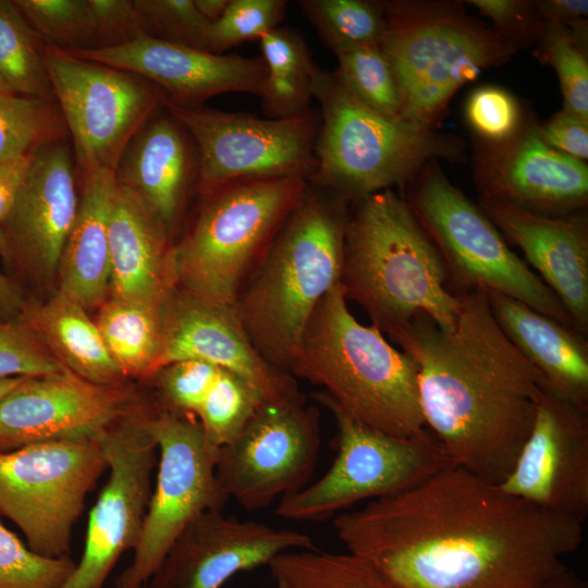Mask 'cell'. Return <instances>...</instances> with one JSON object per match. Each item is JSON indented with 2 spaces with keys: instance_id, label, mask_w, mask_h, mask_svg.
Wrapping results in <instances>:
<instances>
[{
  "instance_id": "1",
  "label": "cell",
  "mask_w": 588,
  "mask_h": 588,
  "mask_svg": "<svg viewBox=\"0 0 588 588\" xmlns=\"http://www.w3.org/2000/svg\"><path fill=\"white\" fill-rule=\"evenodd\" d=\"M333 525L347 552L399 588H536L584 539L581 523L451 465Z\"/></svg>"
},
{
  "instance_id": "2",
  "label": "cell",
  "mask_w": 588,
  "mask_h": 588,
  "mask_svg": "<svg viewBox=\"0 0 588 588\" xmlns=\"http://www.w3.org/2000/svg\"><path fill=\"white\" fill-rule=\"evenodd\" d=\"M457 294L452 330L418 314L388 335L417 366L425 427L448 463L500 485L531 430L541 381L501 329L485 291Z\"/></svg>"
},
{
  "instance_id": "3",
  "label": "cell",
  "mask_w": 588,
  "mask_h": 588,
  "mask_svg": "<svg viewBox=\"0 0 588 588\" xmlns=\"http://www.w3.org/2000/svg\"><path fill=\"white\" fill-rule=\"evenodd\" d=\"M340 282L346 299L387 334L418 314L450 331L461 308L440 252L408 201L392 189L358 200L348 216Z\"/></svg>"
},
{
  "instance_id": "4",
  "label": "cell",
  "mask_w": 588,
  "mask_h": 588,
  "mask_svg": "<svg viewBox=\"0 0 588 588\" xmlns=\"http://www.w3.org/2000/svg\"><path fill=\"white\" fill-rule=\"evenodd\" d=\"M346 201L308 183L264 255L258 274L236 299V314L254 347L287 373L314 310L340 282Z\"/></svg>"
},
{
  "instance_id": "5",
  "label": "cell",
  "mask_w": 588,
  "mask_h": 588,
  "mask_svg": "<svg viewBox=\"0 0 588 588\" xmlns=\"http://www.w3.org/2000/svg\"><path fill=\"white\" fill-rule=\"evenodd\" d=\"M289 372L322 387L345 414L381 432L407 438L426 430L416 364L356 320L341 282L314 310Z\"/></svg>"
},
{
  "instance_id": "6",
  "label": "cell",
  "mask_w": 588,
  "mask_h": 588,
  "mask_svg": "<svg viewBox=\"0 0 588 588\" xmlns=\"http://www.w3.org/2000/svg\"><path fill=\"white\" fill-rule=\"evenodd\" d=\"M307 186L301 177H245L201 193L196 219L174 245L176 289L235 306L243 278L264 257Z\"/></svg>"
},
{
  "instance_id": "7",
  "label": "cell",
  "mask_w": 588,
  "mask_h": 588,
  "mask_svg": "<svg viewBox=\"0 0 588 588\" xmlns=\"http://www.w3.org/2000/svg\"><path fill=\"white\" fill-rule=\"evenodd\" d=\"M316 170L308 182L360 200L409 179L426 161L454 156L455 143L403 118L378 113L353 97L333 73L319 69Z\"/></svg>"
},
{
  "instance_id": "8",
  "label": "cell",
  "mask_w": 588,
  "mask_h": 588,
  "mask_svg": "<svg viewBox=\"0 0 588 588\" xmlns=\"http://www.w3.org/2000/svg\"><path fill=\"white\" fill-rule=\"evenodd\" d=\"M314 396L334 419L336 456L318 480L280 499L278 517L323 520L355 503L411 489L450 465L427 429L391 436L352 418L323 391Z\"/></svg>"
},
{
  "instance_id": "9",
  "label": "cell",
  "mask_w": 588,
  "mask_h": 588,
  "mask_svg": "<svg viewBox=\"0 0 588 588\" xmlns=\"http://www.w3.org/2000/svg\"><path fill=\"white\" fill-rule=\"evenodd\" d=\"M408 204L440 252L456 293L495 291L573 328L559 297L440 171L427 173Z\"/></svg>"
},
{
  "instance_id": "10",
  "label": "cell",
  "mask_w": 588,
  "mask_h": 588,
  "mask_svg": "<svg viewBox=\"0 0 588 588\" xmlns=\"http://www.w3.org/2000/svg\"><path fill=\"white\" fill-rule=\"evenodd\" d=\"M45 65L77 170L115 172L133 137L160 111L167 94L146 78L45 44Z\"/></svg>"
},
{
  "instance_id": "11",
  "label": "cell",
  "mask_w": 588,
  "mask_h": 588,
  "mask_svg": "<svg viewBox=\"0 0 588 588\" xmlns=\"http://www.w3.org/2000/svg\"><path fill=\"white\" fill-rule=\"evenodd\" d=\"M107 469L97 441H49L0 453V515L27 547L47 558L69 555L87 494Z\"/></svg>"
},
{
  "instance_id": "12",
  "label": "cell",
  "mask_w": 588,
  "mask_h": 588,
  "mask_svg": "<svg viewBox=\"0 0 588 588\" xmlns=\"http://www.w3.org/2000/svg\"><path fill=\"white\" fill-rule=\"evenodd\" d=\"M385 17L380 48L401 90V117L422 125L430 126L461 86L512 52L501 34L452 14Z\"/></svg>"
},
{
  "instance_id": "13",
  "label": "cell",
  "mask_w": 588,
  "mask_h": 588,
  "mask_svg": "<svg viewBox=\"0 0 588 588\" xmlns=\"http://www.w3.org/2000/svg\"><path fill=\"white\" fill-rule=\"evenodd\" d=\"M159 460L140 540L115 588H136L150 579L182 530L207 511H221L229 497L216 467L219 446L206 436L198 420L166 408L149 419Z\"/></svg>"
},
{
  "instance_id": "14",
  "label": "cell",
  "mask_w": 588,
  "mask_h": 588,
  "mask_svg": "<svg viewBox=\"0 0 588 588\" xmlns=\"http://www.w3.org/2000/svg\"><path fill=\"white\" fill-rule=\"evenodd\" d=\"M164 109L191 135L198 156L200 193L245 177H301L316 170L319 115L308 110L285 119L257 118L217 109Z\"/></svg>"
},
{
  "instance_id": "15",
  "label": "cell",
  "mask_w": 588,
  "mask_h": 588,
  "mask_svg": "<svg viewBox=\"0 0 588 588\" xmlns=\"http://www.w3.org/2000/svg\"><path fill=\"white\" fill-rule=\"evenodd\" d=\"M144 402L96 440L109 478L89 512L84 552L61 588H102L121 555L135 550L152 494L158 448Z\"/></svg>"
},
{
  "instance_id": "16",
  "label": "cell",
  "mask_w": 588,
  "mask_h": 588,
  "mask_svg": "<svg viewBox=\"0 0 588 588\" xmlns=\"http://www.w3.org/2000/svg\"><path fill=\"white\" fill-rule=\"evenodd\" d=\"M319 414L301 393L264 402L241 432L219 448L218 481L246 510L304 488L320 449Z\"/></svg>"
},
{
  "instance_id": "17",
  "label": "cell",
  "mask_w": 588,
  "mask_h": 588,
  "mask_svg": "<svg viewBox=\"0 0 588 588\" xmlns=\"http://www.w3.org/2000/svg\"><path fill=\"white\" fill-rule=\"evenodd\" d=\"M143 403L132 388L68 371L25 378L0 400V453L49 441H96Z\"/></svg>"
},
{
  "instance_id": "18",
  "label": "cell",
  "mask_w": 588,
  "mask_h": 588,
  "mask_svg": "<svg viewBox=\"0 0 588 588\" xmlns=\"http://www.w3.org/2000/svg\"><path fill=\"white\" fill-rule=\"evenodd\" d=\"M505 492L584 524L588 515V411L541 390Z\"/></svg>"
},
{
  "instance_id": "19",
  "label": "cell",
  "mask_w": 588,
  "mask_h": 588,
  "mask_svg": "<svg viewBox=\"0 0 588 588\" xmlns=\"http://www.w3.org/2000/svg\"><path fill=\"white\" fill-rule=\"evenodd\" d=\"M316 549L313 538L293 529L207 511L176 537L147 588H221L240 572L293 550Z\"/></svg>"
},
{
  "instance_id": "20",
  "label": "cell",
  "mask_w": 588,
  "mask_h": 588,
  "mask_svg": "<svg viewBox=\"0 0 588 588\" xmlns=\"http://www.w3.org/2000/svg\"><path fill=\"white\" fill-rule=\"evenodd\" d=\"M183 359L204 360L237 375L264 402L299 393L293 377L270 365L254 347L234 306L212 304L174 289L161 307L156 373Z\"/></svg>"
},
{
  "instance_id": "21",
  "label": "cell",
  "mask_w": 588,
  "mask_h": 588,
  "mask_svg": "<svg viewBox=\"0 0 588 588\" xmlns=\"http://www.w3.org/2000/svg\"><path fill=\"white\" fill-rule=\"evenodd\" d=\"M64 50L142 76L160 87L170 102L185 108L203 107L210 97L225 93L259 97L267 76L261 56L213 53L146 34L115 47Z\"/></svg>"
},
{
  "instance_id": "22",
  "label": "cell",
  "mask_w": 588,
  "mask_h": 588,
  "mask_svg": "<svg viewBox=\"0 0 588 588\" xmlns=\"http://www.w3.org/2000/svg\"><path fill=\"white\" fill-rule=\"evenodd\" d=\"M78 207L75 170L64 140L46 146L35 158L4 220L5 248L39 275L59 272L62 253Z\"/></svg>"
},
{
  "instance_id": "23",
  "label": "cell",
  "mask_w": 588,
  "mask_h": 588,
  "mask_svg": "<svg viewBox=\"0 0 588 588\" xmlns=\"http://www.w3.org/2000/svg\"><path fill=\"white\" fill-rule=\"evenodd\" d=\"M495 228L518 246L538 277L566 308L573 328L588 333V230L583 216L551 217L480 200Z\"/></svg>"
},
{
  "instance_id": "24",
  "label": "cell",
  "mask_w": 588,
  "mask_h": 588,
  "mask_svg": "<svg viewBox=\"0 0 588 588\" xmlns=\"http://www.w3.org/2000/svg\"><path fill=\"white\" fill-rule=\"evenodd\" d=\"M169 236L144 201L117 182L109 223L111 297L162 307L176 289Z\"/></svg>"
},
{
  "instance_id": "25",
  "label": "cell",
  "mask_w": 588,
  "mask_h": 588,
  "mask_svg": "<svg viewBox=\"0 0 588 588\" xmlns=\"http://www.w3.org/2000/svg\"><path fill=\"white\" fill-rule=\"evenodd\" d=\"M117 182L133 191L170 234L191 184L198 183L195 144L164 107L152 115L125 148Z\"/></svg>"
},
{
  "instance_id": "26",
  "label": "cell",
  "mask_w": 588,
  "mask_h": 588,
  "mask_svg": "<svg viewBox=\"0 0 588 588\" xmlns=\"http://www.w3.org/2000/svg\"><path fill=\"white\" fill-rule=\"evenodd\" d=\"M482 188V199L551 217L583 209L588 199L584 161L546 145L537 132L509 148Z\"/></svg>"
},
{
  "instance_id": "27",
  "label": "cell",
  "mask_w": 588,
  "mask_h": 588,
  "mask_svg": "<svg viewBox=\"0 0 588 588\" xmlns=\"http://www.w3.org/2000/svg\"><path fill=\"white\" fill-rule=\"evenodd\" d=\"M483 291L501 329L538 372L541 388L588 411L586 336L517 299Z\"/></svg>"
},
{
  "instance_id": "28",
  "label": "cell",
  "mask_w": 588,
  "mask_h": 588,
  "mask_svg": "<svg viewBox=\"0 0 588 588\" xmlns=\"http://www.w3.org/2000/svg\"><path fill=\"white\" fill-rule=\"evenodd\" d=\"M81 194L60 266L58 291L86 310L100 306L109 291V223L115 172H81Z\"/></svg>"
},
{
  "instance_id": "29",
  "label": "cell",
  "mask_w": 588,
  "mask_h": 588,
  "mask_svg": "<svg viewBox=\"0 0 588 588\" xmlns=\"http://www.w3.org/2000/svg\"><path fill=\"white\" fill-rule=\"evenodd\" d=\"M17 321L82 379L100 385H117L125 378L96 322L85 308L60 291L45 304L23 307Z\"/></svg>"
},
{
  "instance_id": "30",
  "label": "cell",
  "mask_w": 588,
  "mask_h": 588,
  "mask_svg": "<svg viewBox=\"0 0 588 588\" xmlns=\"http://www.w3.org/2000/svg\"><path fill=\"white\" fill-rule=\"evenodd\" d=\"M258 41L267 69L259 96L266 117L285 119L310 110L319 68L301 34L278 26L261 35Z\"/></svg>"
},
{
  "instance_id": "31",
  "label": "cell",
  "mask_w": 588,
  "mask_h": 588,
  "mask_svg": "<svg viewBox=\"0 0 588 588\" xmlns=\"http://www.w3.org/2000/svg\"><path fill=\"white\" fill-rule=\"evenodd\" d=\"M124 377L156 373L161 351V308L111 297L95 321Z\"/></svg>"
},
{
  "instance_id": "32",
  "label": "cell",
  "mask_w": 588,
  "mask_h": 588,
  "mask_svg": "<svg viewBox=\"0 0 588 588\" xmlns=\"http://www.w3.org/2000/svg\"><path fill=\"white\" fill-rule=\"evenodd\" d=\"M267 566L277 588H399L350 552L293 550L277 555Z\"/></svg>"
},
{
  "instance_id": "33",
  "label": "cell",
  "mask_w": 588,
  "mask_h": 588,
  "mask_svg": "<svg viewBox=\"0 0 588 588\" xmlns=\"http://www.w3.org/2000/svg\"><path fill=\"white\" fill-rule=\"evenodd\" d=\"M69 135L54 98L0 93V164L62 142Z\"/></svg>"
},
{
  "instance_id": "34",
  "label": "cell",
  "mask_w": 588,
  "mask_h": 588,
  "mask_svg": "<svg viewBox=\"0 0 588 588\" xmlns=\"http://www.w3.org/2000/svg\"><path fill=\"white\" fill-rule=\"evenodd\" d=\"M44 47L15 4L0 1V71L14 94L54 98Z\"/></svg>"
},
{
  "instance_id": "35",
  "label": "cell",
  "mask_w": 588,
  "mask_h": 588,
  "mask_svg": "<svg viewBox=\"0 0 588 588\" xmlns=\"http://www.w3.org/2000/svg\"><path fill=\"white\" fill-rule=\"evenodd\" d=\"M302 12L335 53L380 46L387 30L382 8L364 0H302Z\"/></svg>"
},
{
  "instance_id": "36",
  "label": "cell",
  "mask_w": 588,
  "mask_h": 588,
  "mask_svg": "<svg viewBox=\"0 0 588 588\" xmlns=\"http://www.w3.org/2000/svg\"><path fill=\"white\" fill-rule=\"evenodd\" d=\"M335 56L339 65L333 74L353 97L378 113L402 118L401 90L380 46L362 47Z\"/></svg>"
},
{
  "instance_id": "37",
  "label": "cell",
  "mask_w": 588,
  "mask_h": 588,
  "mask_svg": "<svg viewBox=\"0 0 588 588\" xmlns=\"http://www.w3.org/2000/svg\"><path fill=\"white\" fill-rule=\"evenodd\" d=\"M262 403L244 379L220 368L195 416L207 438L220 448L236 438Z\"/></svg>"
},
{
  "instance_id": "38",
  "label": "cell",
  "mask_w": 588,
  "mask_h": 588,
  "mask_svg": "<svg viewBox=\"0 0 588 588\" xmlns=\"http://www.w3.org/2000/svg\"><path fill=\"white\" fill-rule=\"evenodd\" d=\"M47 44L91 49L94 21L88 0H17L13 2Z\"/></svg>"
},
{
  "instance_id": "39",
  "label": "cell",
  "mask_w": 588,
  "mask_h": 588,
  "mask_svg": "<svg viewBox=\"0 0 588 588\" xmlns=\"http://www.w3.org/2000/svg\"><path fill=\"white\" fill-rule=\"evenodd\" d=\"M76 563L42 556L8 529L0 515V588H61Z\"/></svg>"
},
{
  "instance_id": "40",
  "label": "cell",
  "mask_w": 588,
  "mask_h": 588,
  "mask_svg": "<svg viewBox=\"0 0 588 588\" xmlns=\"http://www.w3.org/2000/svg\"><path fill=\"white\" fill-rule=\"evenodd\" d=\"M284 0H230L222 16L210 24L207 50L223 53L231 47L259 39L284 19Z\"/></svg>"
},
{
  "instance_id": "41",
  "label": "cell",
  "mask_w": 588,
  "mask_h": 588,
  "mask_svg": "<svg viewBox=\"0 0 588 588\" xmlns=\"http://www.w3.org/2000/svg\"><path fill=\"white\" fill-rule=\"evenodd\" d=\"M144 34L207 50L210 27L194 0H133ZM208 51V50H207Z\"/></svg>"
},
{
  "instance_id": "42",
  "label": "cell",
  "mask_w": 588,
  "mask_h": 588,
  "mask_svg": "<svg viewBox=\"0 0 588 588\" xmlns=\"http://www.w3.org/2000/svg\"><path fill=\"white\" fill-rule=\"evenodd\" d=\"M562 24L552 23L543 50L555 69L564 98V111L588 120V63L583 45Z\"/></svg>"
},
{
  "instance_id": "43",
  "label": "cell",
  "mask_w": 588,
  "mask_h": 588,
  "mask_svg": "<svg viewBox=\"0 0 588 588\" xmlns=\"http://www.w3.org/2000/svg\"><path fill=\"white\" fill-rule=\"evenodd\" d=\"M68 371L21 322L0 321V380L47 377Z\"/></svg>"
},
{
  "instance_id": "44",
  "label": "cell",
  "mask_w": 588,
  "mask_h": 588,
  "mask_svg": "<svg viewBox=\"0 0 588 588\" xmlns=\"http://www.w3.org/2000/svg\"><path fill=\"white\" fill-rule=\"evenodd\" d=\"M219 369L198 359L177 360L160 369L158 388L168 405L166 409L196 415Z\"/></svg>"
},
{
  "instance_id": "45",
  "label": "cell",
  "mask_w": 588,
  "mask_h": 588,
  "mask_svg": "<svg viewBox=\"0 0 588 588\" xmlns=\"http://www.w3.org/2000/svg\"><path fill=\"white\" fill-rule=\"evenodd\" d=\"M466 113L471 126L492 140H503L513 135L519 119L513 97L495 87L479 88L471 94Z\"/></svg>"
},
{
  "instance_id": "46",
  "label": "cell",
  "mask_w": 588,
  "mask_h": 588,
  "mask_svg": "<svg viewBox=\"0 0 588 588\" xmlns=\"http://www.w3.org/2000/svg\"><path fill=\"white\" fill-rule=\"evenodd\" d=\"M94 21L91 49L130 42L143 35L133 0H88Z\"/></svg>"
},
{
  "instance_id": "47",
  "label": "cell",
  "mask_w": 588,
  "mask_h": 588,
  "mask_svg": "<svg viewBox=\"0 0 588 588\" xmlns=\"http://www.w3.org/2000/svg\"><path fill=\"white\" fill-rule=\"evenodd\" d=\"M537 134L546 145L559 152L581 161L588 157V120L563 110Z\"/></svg>"
},
{
  "instance_id": "48",
  "label": "cell",
  "mask_w": 588,
  "mask_h": 588,
  "mask_svg": "<svg viewBox=\"0 0 588 588\" xmlns=\"http://www.w3.org/2000/svg\"><path fill=\"white\" fill-rule=\"evenodd\" d=\"M34 158L35 152L16 157L0 164V224L9 216L26 181Z\"/></svg>"
},
{
  "instance_id": "49",
  "label": "cell",
  "mask_w": 588,
  "mask_h": 588,
  "mask_svg": "<svg viewBox=\"0 0 588 588\" xmlns=\"http://www.w3.org/2000/svg\"><path fill=\"white\" fill-rule=\"evenodd\" d=\"M539 12L552 23H573L588 13L587 0H549L537 2Z\"/></svg>"
},
{
  "instance_id": "50",
  "label": "cell",
  "mask_w": 588,
  "mask_h": 588,
  "mask_svg": "<svg viewBox=\"0 0 588 588\" xmlns=\"http://www.w3.org/2000/svg\"><path fill=\"white\" fill-rule=\"evenodd\" d=\"M478 11L499 26H509L524 14L525 4L513 0H471Z\"/></svg>"
},
{
  "instance_id": "51",
  "label": "cell",
  "mask_w": 588,
  "mask_h": 588,
  "mask_svg": "<svg viewBox=\"0 0 588 588\" xmlns=\"http://www.w3.org/2000/svg\"><path fill=\"white\" fill-rule=\"evenodd\" d=\"M4 238L0 232V250L4 249ZM23 309L21 297L12 282L0 271V316Z\"/></svg>"
},
{
  "instance_id": "52",
  "label": "cell",
  "mask_w": 588,
  "mask_h": 588,
  "mask_svg": "<svg viewBox=\"0 0 588 588\" xmlns=\"http://www.w3.org/2000/svg\"><path fill=\"white\" fill-rule=\"evenodd\" d=\"M536 588H588V585L587 581L576 573L565 568Z\"/></svg>"
},
{
  "instance_id": "53",
  "label": "cell",
  "mask_w": 588,
  "mask_h": 588,
  "mask_svg": "<svg viewBox=\"0 0 588 588\" xmlns=\"http://www.w3.org/2000/svg\"><path fill=\"white\" fill-rule=\"evenodd\" d=\"M230 0H194L198 12L210 23L222 16Z\"/></svg>"
},
{
  "instance_id": "54",
  "label": "cell",
  "mask_w": 588,
  "mask_h": 588,
  "mask_svg": "<svg viewBox=\"0 0 588 588\" xmlns=\"http://www.w3.org/2000/svg\"><path fill=\"white\" fill-rule=\"evenodd\" d=\"M27 377H16L0 380V400L14 390Z\"/></svg>"
},
{
  "instance_id": "55",
  "label": "cell",
  "mask_w": 588,
  "mask_h": 588,
  "mask_svg": "<svg viewBox=\"0 0 588 588\" xmlns=\"http://www.w3.org/2000/svg\"><path fill=\"white\" fill-rule=\"evenodd\" d=\"M0 93L3 94H14L8 83L5 82L1 71H0Z\"/></svg>"
},
{
  "instance_id": "56",
  "label": "cell",
  "mask_w": 588,
  "mask_h": 588,
  "mask_svg": "<svg viewBox=\"0 0 588 588\" xmlns=\"http://www.w3.org/2000/svg\"><path fill=\"white\" fill-rule=\"evenodd\" d=\"M113 588H115V587H113ZM136 588H147V585H146V584H144V585H142V586H138V587H136Z\"/></svg>"
}]
</instances>
